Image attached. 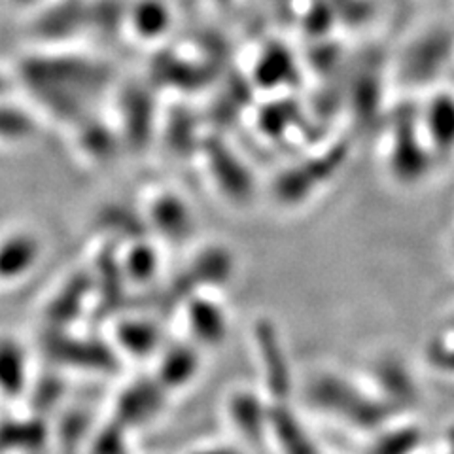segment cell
Here are the masks:
<instances>
[{
    "label": "cell",
    "mask_w": 454,
    "mask_h": 454,
    "mask_svg": "<svg viewBox=\"0 0 454 454\" xmlns=\"http://www.w3.org/2000/svg\"><path fill=\"white\" fill-rule=\"evenodd\" d=\"M16 82L38 112L57 123L76 125L90 116V105L106 82V70L76 51L51 50L28 55Z\"/></svg>",
    "instance_id": "cell-1"
},
{
    "label": "cell",
    "mask_w": 454,
    "mask_h": 454,
    "mask_svg": "<svg viewBox=\"0 0 454 454\" xmlns=\"http://www.w3.org/2000/svg\"><path fill=\"white\" fill-rule=\"evenodd\" d=\"M310 400L325 413L364 430H373L387 422L392 411L380 397H369L337 375L318 377L310 387Z\"/></svg>",
    "instance_id": "cell-2"
},
{
    "label": "cell",
    "mask_w": 454,
    "mask_h": 454,
    "mask_svg": "<svg viewBox=\"0 0 454 454\" xmlns=\"http://www.w3.org/2000/svg\"><path fill=\"white\" fill-rule=\"evenodd\" d=\"M44 243L27 225H16L0 233V284L12 286L31 277L38 267Z\"/></svg>",
    "instance_id": "cell-3"
},
{
    "label": "cell",
    "mask_w": 454,
    "mask_h": 454,
    "mask_svg": "<svg viewBox=\"0 0 454 454\" xmlns=\"http://www.w3.org/2000/svg\"><path fill=\"white\" fill-rule=\"evenodd\" d=\"M254 339L260 352L265 387L277 403H284V397L290 395L292 372L275 325L269 320L255 322Z\"/></svg>",
    "instance_id": "cell-4"
},
{
    "label": "cell",
    "mask_w": 454,
    "mask_h": 454,
    "mask_svg": "<svg viewBox=\"0 0 454 454\" xmlns=\"http://www.w3.org/2000/svg\"><path fill=\"white\" fill-rule=\"evenodd\" d=\"M188 325L201 345L215 347L227 337L225 310L216 301L201 295H192L188 300Z\"/></svg>",
    "instance_id": "cell-5"
},
{
    "label": "cell",
    "mask_w": 454,
    "mask_h": 454,
    "mask_svg": "<svg viewBox=\"0 0 454 454\" xmlns=\"http://www.w3.org/2000/svg\"><path fill=\"white\" fill-rule=\"evenodd\" d=\"M148 215L153 230L170 240L186 239L192 233V212L186 203L173 193L155 195Z\"/></svg>",
    "instance_id": "cell-6"
},
{
    "label": "cell",
    "mask_w": 454,
    "mask_h": 454,
    "mask_svg": "<svg viewBox=\"0 0 454 454\" xmlns=\"http://www.w3.org/2000/svg\"><path fill=\"white\" fill-rule=\"evenodd\" d=\"M269 432L277 439L280 454H320L312 437L284 403H275L269 413Z\"/></svg>",
    "instance_id": "cell-7"
},
{
    "label": "cell",
    "mask_w": 454,
    "mask_h": 454,
    "mask_svg": "<svg viewBox=\"0 0 454 454\" xmlns=\"http://www.w3.org/2000/svg\"><path fill=\"white\" fill-rule=\"evenodd\" d=\"M28 385V358L25 347L13 337H0V395L16 400Z\"/></svg>",
    "instance_id": "cell-8"
},
{
    "label": "cell",
    "mask_w": 454,
    "mask_h": 454,
    "mask_svg": "<svg viewBox=\"0 0 454 454\" xmlns=\"http://www.w3.org/2000/svg\"><path fill=\"white\" fill-rule=\"evenodd\" d=\"M227 411H230L233 428L245 439H248V442H260V437L269 432V413H271V407H265L255 394H233Z\"/></svg>",
    "instance_id": "cell-9"
},
{
    "label": "cell",
    "mask_w": 454,
    "mask_h": 454,
    "mask_svg": "<svg viewBox=\"0 0 454 454\" xmlns=\"http://www.w3.org/2000/svg\"><path fill=\"white\" fill-rule=\"evenodd\" d=\"M38 129L40 123L31 108L13 105L8 98H0V146H25L36 138Z\"/></svg>",
    "instance_id": "cell-10"
},
{
    "label": "cell",
    "mask_w": 454,
    "mask_h": 454,
    "mask_svg": "<svg viewBox=\"0 0 454 454\" xmlns=\"http://www.w3.org/2000/svg\"><path fill=\"white\" fill-rule=\"evenodd\" d=\"M375 380L382 392L380 400L390 409L405 407L417 402V387L407 367L397 360H382L375 367Z\"/></svg>",
    "instance_id": "cell-11"
},
{
    "label": "cell",
    "mask_w": 454,
    "mask_h": 454,
    "mask_svg": "<svg viewBox=\"0 0 454 454\" xmlns=\"http://www.w3.org/2000/svg\"><path fill=\"white\" fill-rule=\"evenodd\" d=\"M199 372V356L197 350L186 345H176L167 348L161 367L160 377L161 382L170 388H180L195 377Z\"/></svg>",
    "instance_id": "cell-12"
},
{
    "label": "cell",
    "mask_w": 454,
    "mask_h": 454,
    "mask_svg": "<svg viewBox=\"0 0 454 454\" xmlns=\"http://www.w3.org/2000/svg\"><path fill=\"white\" fill-rule=\"evenodd\" d=\"M190 273L197 286H220L233 273L231 255L222 248H208L197 255Z\"/></svg>",
    "instance_id": "cell-13"
},
{
    "label": "cell",
    "mask_w": 454,
    "mask_h": 454,
    "mask_svg": "<svg viewBox=\"0 0 454 454\" xmlns=\"http://www.w3.org/2000/svg\"><path fill=\"white\" fill-rule=\"evenodd\" d=\"M430 138L437 148L452 150L454 148V98L449 95L435 97L426 116Z\"/></svg>",
    "instance_id": "cell-14"
},
{
    "label": "cell",
    "mask_w": 454,
    "mask_h": 454,
    "mask_svg": "<svg viewBox=\"0 0 454 454\" xmlns=\"http://www.w3.org/2000/svg\"><path fill=\"white\" fill-rule=\"evenodd\" d=\"M160 258L155 250L145 240H135V245L127 250L121 260L123 275L135 284H148L158 275Z\"/></svg>",
    "instance_id": "cell-15"
},
{
    "label": "cell",
    "mask_w": 454,
    "mask_h": 454,
    "mask_svg": "<svg viewBox=\"0 0 454 454\" xmlns=\"http://www.w3.org/2000/svg\"><path fill=\"white\" fill-rule=\"evenodd\" d=\"M120 343L125 350H129L137 356L150 354L160 343V333L152 324L146 322H127L120 325Z\"/></svg>",
    "instance_id": "cell-16"
},
{
    "label": "cell",
    "mask_w": 454,
    "mask_h": 454,
    "mask_svg": "<svg viewBox=\"0 0 454 454\" xmlns=\"http://www.w3.org/2000/svg\"><path fill=\"white\" fill-rule=\"evenodd\" d=\"M417 428H395L382 434L380 439L372 445L369 454H411L419 445Z\"/></svg>",
    "instance_id": "cell-17"
},
{
    "label": "cell",
    "mask_w": 454,
    "mask_h": 454,
    "mask_svg": "<svg viewBox=\"0 0 454 454\" xmlns=\"http://www.w3.org/2000/svg\"><path fill=\"white\" fill-rule=\"evenodd\" d=\"M158 394H150L148 390H133L125 397V402L121 403L123 407V415L131 417V420H142L152 417L155 411L160 407Z\"/></svg>",
    "instance_id": "cell-18"
},
{
    "label": "cell",
    "mask_w": 454,
    "mask_h": 454,
    "mask_svg": "<svg viewBox=\"0 0 454 454\" xmlns=\"http://www.w3.org/2000/svg\"><path fill=\"white\" fill-rule=\"evenodd\" d=\"M160 8L155 4H142L137 10V16H135V27L137 31L152 36L155 33H160V23L163 21V16H160Z\"/></svg>",
    "instance_id": "cell-19"
},
{
    "label": "cell",
    "mask_w": 454,
    "mask_h": 454,
    "mask_svg": "<svg viewBox=\"0 0 454 454\" xmlns=\"http://www.w3.org/2000/svg\"><path fill=\"white\" fill-rule=\"evenodd\" d=\"M192 454H243L239 452L233 447H223V445H216V447H205V449H197Z\"/></svg>",
    "instance_id": "cell-20"
},
{
    "label": "cell",
    "mask_w": 454,
    "mask_h": 454,
    "mask_svg": "<svg viewBox=\"0 0 454 454\" xmlns=\"http://www.w3.org/2000/svg\"><path fill=\"white\" fill-rule=\"evenodd\" d=\"M12 88V80L8 78V74H4L0 70V98H8V91Z\"/></svg>",
    "instance_id": "cell-21"
},
{
    "label": "cell",
    "mask_w": 454,
    "mask_h": 454,
    "mask_svg": "<svg viewBox=\"0 0 454 454\" xmlns=\"http://www.w3.org/2000/svg\"><path fill=\"white\" fill-rule=\"evenodd\" d=\"M12 3L21 6V8H31V6H42V4H46L48 0H12Z\"/></svg>",
    "instance_id": "cell-22"
},
{
    "label": "cell",
    "mask_w": 454,
    "mask_h": 454,
    "mask_svg": "<svg viewBox=\"0 0 454 454\" xmlns=\"http://www.w3.org/2000/svg\"><path fill=\"white\" fill-rule=\"evenodd\" d=\"M447 454H454V434L449 439V452Z\"/></svg>",
    "instance_id": "cell-23"
}]
</instances>
